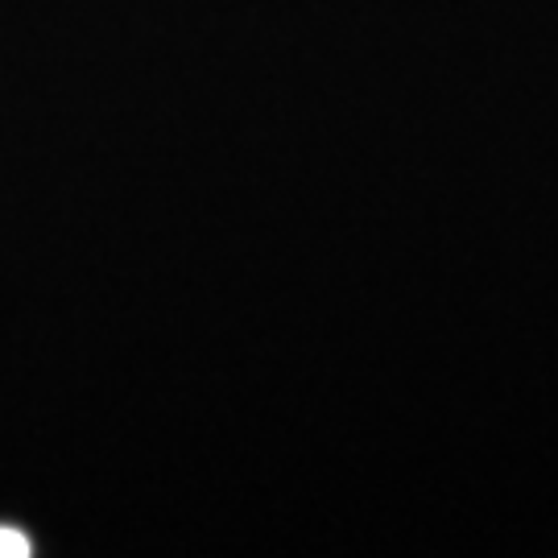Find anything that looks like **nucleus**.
Segmentation results:
<instances>
[{"mask_svg": "<svg viewBox=\"0 0 558 558\" xmlns=\"http://www.w3.org/2000/svg\"><path fill=\"white\" fill-rule=\"evenodd\" d=\"M34 555V542L21 525H9L0 521V558H29Z\"/></svg>", "mask_w": 558, "mask_h": 558, "instance_id": "1", "label": "nucleus"}]
</instances>
